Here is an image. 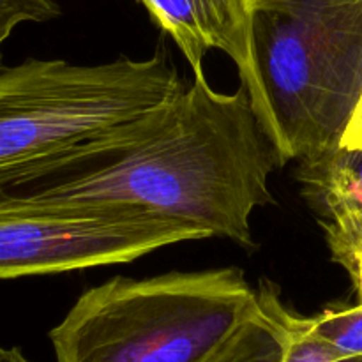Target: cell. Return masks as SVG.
<instances>
[{
  "mask_svg": "<svg viewBox=\"0 0 362 362\" xmlns=\"http://www.w3.org/2000/svg\"><path fill=\"white\" fill-rule=\"evenodd\" d=\"M278 166L246 85L221 94L198 74L161 105L49 158L0 198L133 205L251 247V216L272 204Z\"/></svg>",
  "mask_w": 362,
  "mask_h": 362,
  "instance_id": "1",
  "label": "cell"
},
{
  "mask_svg": "<svg viewBox=\"0 0 362 362\" xmlns=\"http://www.w3.org/2000/svg\"><path fill=\"white\" fill-rule=\"evenodd\" d=\"M251 46L281 166L339 147L362 94V0H251Z\"/></svg>",
  "mask_w": 362,
  "mask_h": 362,
  "instance_id": "2",
  "label": "cell"
},
{
  "mask_svg": "<svg viewBox=\"0 0 362 362\" xmlns=\"http://www.w3.org/2000/svg\"><path fill=\"white\" fill-rule=\"evenodd\" d=\"M258 310L237 267L115 278L49 331L57 362H216Z\"/></svg>",
  "mask_w": 362,
  "mask_h": 362,
  "instance_id": "3",
  "label": "cell"
},
{
  "mask_svg": "<svg viewBox=\"0 0 362 362\" xmlns=\"http://www.w3.org/2000/svg\"><path fill=\"white\" fill-rule=\"evenodd\" d=\"M187 85L165 52L106 64L27 59L0 69V197L80 141L148 112Z\"/></svg>",
  "mask_w": 362,
  "mask_h": 362,
  "instance_id": "4",
  "label": "cell"
},
{
  "mask_svg": "<svg viewBox=\"0 0 362 362\" xmlns=\"http://www.w3.org/2000/svg\"><path fill=\"white\" fill-rule=\"evenodd\" d=\"M211 237L133 205L0 198V279L126 264Z\"/></svg>",
  "mask_w": 362,
  "mask_h": 362,
  "instance_id": "5",
  "label": "cell"
},
{
  "mask_svg": "<svg viewBox=\"0 0 362 362\" xmlns=\"http://www.w3.org/2000/svg\"><path fill=\"white\" fill-rule=\"evenodd\" d=\"M152 20L173 39L194 76L204 73L211 49L226 53L246 85L258 120L262 94L251 46V0H140Z\"/></svg>",
  "mask_w": 362,
  "mask_h": 362,
  "instance_id": "6",
  "label": "cell"
},
{
  "mask_svg": "<svg viewBox=\"0 0 362 362\" xmlns=\"http://www.w3.org/2000/svg\"><path fill=\"white\" fill-rule=\"evenodd\" d=\"M293 175L320 221L332 260L352 279L362 255V148L339 145L300 159Z\"/></svg>",
  "mask_w": 362,
  "mask_h": 362,
  "instance_id": "7",
  "label": "cell"
},
{
  "mask_svg": "<svg viewBox=\"0 0 362 362\" xmlns=\"http://www.w3.org/2000/svg\"><path fill=\"white\" fill-rule=\"evenodd\" d=\"M216 362H362V356H350L322 339L310 317L288 310L278 288L264 279L258 310Z\"/></svg>",
  "mask_w": 362,
  "mask_h": 362,
  "instance_id": "8",
  "label": "cell"
},
{
  "mask_svg": "<svg viewBox=\"0 0 362 362\" xmlns=\"http://www.w3.org/2000/svg\"><path fill=\"white\" fill-rule=\"evenodd\" d=\"M313 331L350 356H362V303L354 306H329L310 317Z\"/></svg>",
  "mask_w": 362,
  "mask_h": 362,
  "instance_id": "9",
  "label": "cell"
},
{
  "mask_svg": "<svg viewBox=\"0 0 362 362\" xmlns=\"http://www.w3.org/2000/svg\"><path fill=\"white\" fill-rule=\"evenodd\" d=\"M60 14L57 0H0V69L4 42L21 23H45Z\"/></svg>",
  "mask_w": 362,
  "mask_h": 362,
  "instance_id": "10",
  "label": "cell"
},
{
  "mask_svg": "<svg viewBox=\"0 0 362 362\" xmlns=\"http://www.w3.org/2000/svg\"><path fill=\"white\" fill-rule=\"evenodd\" d=\"M341 147L354 148V151H361L362 148V94L356 110H354L352 119L346 126L345 134L341 138Z\"/></svg>",
  "mask_w": 362,
  "mask_h": 362,
  "instance_id": "11",
  "label": "cell"
},
{
  "mask_svg": "<svg viewBox=\"0 0 362 362\" xmlns=\"http://www.w3.org/2000/svg\"><path fill=\"white\" fill-rule=\"evenodd\" d=\"M0 362H32V361H28L20 349H4V346H0Z\"/></svg>",
  "mask_w": 362,
  "mask_h": 362,
  "instance_id": "12",
  "label": "cell"
},
{
  "mask_svg": "<svg viewBox=\"0 0 362 362\" xmlns=\"http://www.w3.org/2000/svg\"><path fill=\"white\" fill-rule=\"evenodd\" d=\"M354 286H356V292L357 297H359V303H362V255H361V260H359V267H357L356 276L352 278Z\"/></svg>",
  "mask_w": 362,
  "mask_h": 362,
  "instance_id": "13",
  "label": "cell"
}]
</instances>
